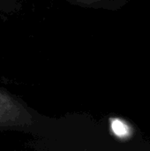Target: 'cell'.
Wrapping results in <instances>:
<instances>
[{
    "label": "cell",
    "instance_id": "cell-1",
    "mask_svg": "<svg viewBox=\"0 0 150 151\" xmlns=\"http://www.w3.org/2000/svg\"><path fill=\"white\" fill-rule=\"evenodd\" d=\"M32 122L33 118L24 105L0 89V128H24Z\"/></svg>",
    "mask_w": 150,
    "mask_h": 151
},
{
    "label": "cell",
    "instance_id": "cell-2",
    "mask_svg": "<svg viewBox=\"0 0 150 151\" xmlns=\"http://www.w3.org/2000/svg\"><path fill=\"white\" fill-rule=\"evenodd\" d=\"M111 128L115 136L118 138H126L130 134L128 125L119 119H113L111 122Z\"/></svg>",
    "mask_w": 150,
    "mask_h": 151
},
{
    "label": "cell",
    "instance_id": "cell-3",
    "mask_svg": "<svg viewBox=\"0 0 150 151\" xmlns=\"http://www.w3.org/2000/svg\"><path fill=\"white\" fill-rule=\"evenodd\" d=\"M74 1H76V2H78V3H80V4H82V3L88 4V3H90V2L93 1V0H74Z\"/></svg>",
    "mask_w": 150,
    "mask_h": 151
},
{
    "label": "cell",
    "instance_id": "cell-4",
    "mask_svg": "<svg viewBox=\"0 0 150 151\" xmlns=\"http://www.w3.org/2000/svg\"><path fill=\"white\" fill-rule=\"evenodd\" d=\"M3 1H4V0H0V3H1V2H3Z\"/></svg>",
    "mask_w": 150,
    "mask_h": 151
}]
</instances>
